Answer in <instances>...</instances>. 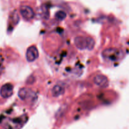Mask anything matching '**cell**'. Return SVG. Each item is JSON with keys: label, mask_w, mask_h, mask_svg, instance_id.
<instances>
[{"label": "cell", "mask_w": 129, "mask_h": 129, "mask_svg": "<svg viewBox=\"0 0 129 129\" xmlns=\"http://www.w3.org/2000/svg\"><path fill=\"white\" fill-rule=\"evenodd\" d=\"M74 44L79 50H92L94 48L95 42L91 37L78 36L74 39Z\"/></svg>", "instance_id": "2"}, {"label": "cell", "mask_w": 129, "mask_h": 129, "mask_svg": "<svg viewBox=\"0 0 129 129\" xmlns=\"http://www.w3.org/2000/svg\"><path fill=\"white\" fill-rule=\"evenodd\" d=\"M93 81L96 85L101 88H106L108 85V78L103 74H98L95 76Z\"/></svg>", "instance_id": "7"}, {"label": "cell", "mask_w": 129, "mask_h": 129, "mask_svg": "<svg viewBox=\"0 0 129 129\" xmlns=\"http://www.w3.org/2000/svg\"><path fill=\"white\" fill-rule=\"evenodd\" d=\"M20 13L24 20L30 21L32 20L35 16V13L30 6L23 5L20 8Z\"/></svg>", "instance_id": "4"}, {"label": "cell", "mask_w": 129, "mask_h": 129, "mask_svg": "<svg viewBox=\"0 0 129 129\" xmlns=\"http://www.w3.org/2000/svg\"><path fill=\"white\" fill-rule=\"evenodd\" d=\"M55 18L59 21H62L64 20L66 17V13L64 11H59L56 13L55 15Z\"/></svg>", "instance_id": "9"}, {"label": "cell", "mask_w": 129, "mask_h": 129, "mask_svg": "<svg viewBox=\"0 0 129 129\" xmlns=\"http://www.w3.org/2000/svg\"><path fill=\"white\" fill-rule=\"evenodd\" d=\"M39 56V50L36 47L31 45L28 48L26 52V59L28 62H31L35 61L38 59Z\"/></svg>", "instance_id": "5"}, {"label": "cell", "mask_w": 129, "mask_h": 129, "mask_svg": "<svg viewBox=\"0 0 129 129\" xmlns=\"http://www.w3.org/2000/svg\"><path fill=\"white\" fill-rule=\"evenodd\" d=\"M102 55L105 60L111 62H116L122 60L124 57L122 50L117 48H109L103 50Z\"/></svg>", "instance_id": "1"}, {"label": "cell", "mask_w": 129, "mask_h": 129, "mask_svg": "<svg viewBox=\"0 0 129 129\" xmlns=\"http://www.w3.org/2000/svg\"><path fill=\"white\" fill-rule=\"evenodd\" d=\"M52 94L54 97H59L62 95L65 92V89L64 86L60 84H56L52 89Z\"/></svg>", "instance_id": "8"}, {"label": "cell", "mask_w": 129, "mask_h": 129, "mask_svg": "<svg viewBox=\"0 0 129 129\" xmlns=\"http://www.w3.org/2000/svg\"><path fill=\"white\" fill-rule=\"evenodd\" d=\"M13 93V85L11 83H6L0 89V95L3 98H8Z\"/></svg>", "instance_id": "6"}, {"label": "cell", "mask_w": 129, "mask_h": 129, "mask_svg": "<svg viewBox=\"0 0 129 129\" xmlns=\"http://www.w3.org/2000/svg\"><path fill=\"white\" fill-rule=\"evenodd\" d=\"M3 69V59L1 57H0V75Z\"/></svg>", "instance_id": "11"}, {"label": "cell", "mask_w": 129, "mask_h": 129, "mask_svg": "<svg viewBox=\"0 0 129 129\" xmlns=\"http://www.w3.org/2000/svg\"><path fill=\"white\" fill-rule=\"evenodd\" d=\"M18 96L21 100L34 101L37 98V95L31 89L28 88H21L19 90Z\"/></svg>", "instance_id": "3"}, {"label": "cell", "mask_w": 129, "mask_h": 129, "mask_svg": "<svg viewBox=\"0 0 129 129\" xmlns=\"http://www.w3.org/2000/svg\"><path fill=\"white\" fill-rule=\"evenodd\" d=\"M10 20H11V22L13 24L16 25L19 21H20V18H19L17 12L15 11V13H13L10 16Z\"/></svg>", "instance_id": "10"}]
</instances>
